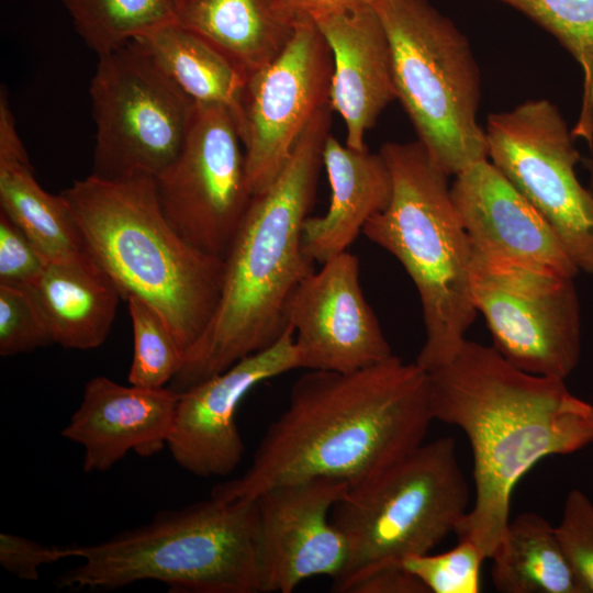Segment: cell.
Listing matches in <instances>:
<instances>
[{"instance_id": "13", "label": "cell", "mask_w": 593, "mask_h": 593, "mask_svg": "<svg viewBox=\"0 0 593 593\" xmlns=\"http://www.w3.org/2000/svg\"><path fill=\"white\" fill-rule=\"evenodd\" d=\"M331 49L312 20H303L286 48L249 75L238 131L254 195L265 191L289 159L300 136L328 105Z\"/></svg>"}, {"instance_id": "7", "label": "cell", "mask_w": 593, "mask_h": 593, "mask_svg": "<svg viewBox=\"0 0 593 593\" xmlns=\"http://www.w3.org/2000/svg\"><path fill=\"white\" fill-rule=\"evenodd\" d=\"M469 497L451 436L423 443L385 472L350 486L331 513L349 547L333 591L348 593L377 569L430 552L455 533Z\"/></svg>"}, {"instance_id": "3", "label": "cell", "mask_w": 593, "mask_h": 593, "mask_svg": "<svg viewBox=\"0 0 593 593\" xmlns=\"http://www.w3.org/2000/svg\"><path fill=\"white\" fill-rule=\"evenodd\" d=\"M332 112L328 104L315 114L273 182L254 195L224 259L213 318L168 385L176 392L270 347L288 328L291 295L315 270L302 234L315 201Z\"/></svg>"}, {"instance_id": "6", "label": "cell", "mask_w": 593, "mask_h": 593, "mask_svg": "<svg viewBox=\"0 0 593 593\" xmlns=\"http://www.w3.org/2000/svg\"><path fill=\"white\" fill-rule=\"evenodd\" d=\"M71 557L82 562L55 580L58 589L114 590L154 580L177 591L259 593L257 503L211 496L102 542L66 547Z\"/></svg>"}, {"instance_id": "16", "label": "cell", "mask_w": 593, "mask_h": 593, "mask_svg": "<svg viewBox=\"0 0 593 593\" xmlns=\"http://www.w3.org/2000/svg\"><path fill=\"white\" fill-rule=\"evenodd\" d=\"M291 325L270 347L180 393L167 447L179 467L200 477H224L242 461L245 446L236 411L259 383L300 369Z\"/></svg>"}, {"instance_id": "20", "label": "cell", "mask_w": 593, "mask_h": 593, "mask_svg": "<svg viewBox=\"0 0 593 593\" xmlns=\"http://www.w3.org/2000/svg\"><path fill=\"white\" fill-rule=\"evenodd\" d=\"M323 166L331 186L325 214L307 216L303 225V249L315 264L347 251L366 223L388 205L392 178L380 153L368 147L354 149L333 135L326 138Z\"/></svg>"}, {"instance_id": "30", "label": "cell", "mask_w": 593, "mask_h": 593, "mask_svg": "<svg viewBox=\"0 0 593 593\" xmlns=\"http://www.w3.org/2000/svg\"><path fill=\"white\" fill-rule=\"evenodd\" d=\"M488 559L475 544L467 540L443 553L412 556L403 561L407 571L414 574L433 593H478L480 571Z\"/></svg>"}, {"instance_id": "24", "label": "cell", "mask_w": 593, "mask_h": 593, "mask_svg": "<svg viewBox=\"0 0 593 593\" xmlns=\"http://www.w3.org/2000/svg\"><path fill=\"white\" fill-rule=\"evenodd\" d=\"M134 42L191 100L227 108L238 126L247 76L222 52L178 22Z\"/></svg>"}, {"instance_id": "1", "label": "cell", "mask_w": 593, "mask_h": 593, "mask_svg": "<svg viewBox=\"0 0 593 593\" xmlns=\"http://www.w3.org/2000/svg\"><path fill=\"white\" fill-rule=\"evenodd\" d=\"M433 421L428 374L416 362L393 356L353 372L307 370L247 470L211 496L251 500L317 477L361 484L421 446Z\"/></svg>"}, {"instance_id": "27", "label": "cell", "mask_w": 593, "mask_h": 593, "mask_svg": "<svg viewBox=\"0 0 593 593\" xmlns=\"http://www.w3.org/2000/svg\"><path fill=\"white\" fill-rule=\"evenodd\" d=\"M552 34L582 68L583 89L573 138L593 146V0H496Z\"/></svg>"}, {"instance_id": "21", "label": "cell", "mask_w": 593, "mask_h": 593, "mask_svg": "<svg viewBox=\"0 0 593 593\" xmlns=\"http://www.w3.org/2000/svg\"><path fill=\"white\" fill-rule=\"evenodd\" d=\"M0 211L27 235L48 262L89 254L63 197L48 193L35 179L3 88L0 92Z\"/></svg>"}, {"instance_id": "15", "label": "cell", "mask_w": 593, "mask_h": 593, "mask_svg": "<svg viewBox=\"0 0 593 593\" xmlns=\"http://www.w3.org/2000/svg\"><path fill=\"white\" fill-rule=\"evenodd\" d=\"M301 368L353 372L393 357L348 250L306 276L287 309Z\"/></svg>"}, {"instance_id": "5", "label": "cell", "mask_w": 593, "mask_h": 593, "mask_svg": "<svg viewBox=\"0 0 593 593\" xmlns=\"http://www.w3.org/2000/svg\"><path fill=\"white\" fill-rule=\"evenodd\" d=\"M391 199L362 234L394 256L417 290L425 342L415 362L429 372L457 353L477 316L473 245L452 202L448 177L418 141L384 143Z\"/></svg>"}, {"instance_id": "34", "label": "cell", "mask_w": 593, "mask_h": 593, "mask_svg": "<svg viewBox=\"0 0 593 593\" xmlns=\"http://www.w3.org/2000/svg\"><path fill=\"white\" fill-rule=\"evenodd\" d=\"M348 593H428V590L402 563L370 572L357 581Z\"/></svg>"}, {"instance_id": "32", "label": "cell", "mask_w": 593, "mask_h": 593, "mask_svg": "<svg viewBox=\"0 0 593 593\" xmlns=\"http://www.w3.org/2000/svg\"><path fill=\"white\" fill-rule=\"evenodd\" d=\"M47 264L27 235L0 211V283L29 287Z\"/></svg>"}, {"instance_id": "18", "label": "cell", "mask_w": 593, "mask_h": 593, "mask_svg": "<svg viewBox=\"0 0 593 593\" xmlns=\"http://www.w3.org/2000/svg\"><path fill=\"white\" fill-rule=\"evenodd\" d=\"M179 395L93 377L61 435L83 448L87 473L109 470L130 451L150 457L167 446Z\"/></svg>"}, {"instance_id": "10", "label": "cell", "mask_w": 593, "mask_h": 593, "mask_svg": "<svg viewBox=\"0 0 593 593\" xmlns=\"http://www.w3.org/2000/svg\"><path fill=\"white\" fill-rule=\"evenodd\" d=\"M484 131L490 161L548 222L579 271L593 273V195L577 177L580 155L558 108L528 100L490 114Z\"/></svg>"}, {"instance_id": "26", "label": "cell", "mask_w": 593, "mask_h": 593, "mask_svg": "<svg viewBox=\"0 0 593 593\" xmlns=\"http://www.w3.org/2000/svg\"><path fill=\"white\" fill-rule=\"evenodd\" d=\"M76 31L98 56L178 22L181 0H61Z\"/></svg>"}, {"instance_id": "31", "label": "cell", "mask_w": 593, "mask_h": 593, "mask_svg": "<svg viewBox=\"0 0 593 593\" xmlns=\"http://www.w3.org/2000/svg\"><path fill=\"white\" fill-rule=\"evenodd\" d=\"M556 532L579 593H593V502L581 490L568 493Z\"/></svg>"}, {"instance_id": "23", "label": "cell", "mask_w": 593, "mask_h": 593, "mask_svg": "<svg viewBox=\"0 0 593 593\" xmlns=\"http://www.w3.org/2000/svg\"><path fill=\"white\" fill-rule=\"evenodd\" d=\"M52 327L55 344L88 350L102 345L122 300L112 280L88 254L48 262L29 286Z\"/></svg>"}, {"instance_id": "4", "label": "cell", "mask_w": 593, "mask_h": 593, "mask_svg": "<svg viewBox=\"0 0 593 593\" xmlns=\"http://www.w3.org/2000/svg\"><path fill=\"white\" fill-rule=\"evenodd\" d=\"M60 195L87 251L122 299L136 296L153 306L187 357L219 305L225 260L174 230L153 176L105 179L90 174Z\"/></svg>"}, {"instance_id": "28", "label": "cell", "mask_w": 593, "mask_h": 593, "mask_svg": "<svg viewBox=\"0 0 593 593\" xmlns=\"http://www.w3.org/2000/svg\"><path fill=\"white\" fill-rule=\"evenodd\" d=\"M133 328V359L128 383L160 389L181 370L186 356L165 318L144 300H126Z\"/></svg>"}, {"instance_id": "17", "label": "cell", "mask_w": 593, "mask_h": 593, "mask_svg": "<svg viewBox=\"0 0 593 593\" xmlns=\"http://www.w3.org/2000/svg\"><path fill=\"white\" fill-rule=\"evenodd\" d=\"M450 192L479 255L569 278L578 273L548 222L489 159L456 175Z\"/></svg>"}, {"instance_id": "22", "label": "cell", "mask_w": 593, "mask_h": 593, "mask_svg": "<svg viewBox=\"0 0 593 593\" xmlns=\"http://www.w3.org/2000/svg\"><path fill=\"white\" fill-rule=\"evenodd\" d=\"M301 20L288 0H181L178 23L212 44L247 77L275 60Z\"/></svg>"}, {"instance_id": "8", "label": "cell", "mask_w": 593, "mask_h": 593, "mask_svg": "<svg viewBox=\"0 0 593 593\" xmlns=\"http://www.w3.org/2000/svg\"><path fill=\"white\" fill-rule=\"evenodd\" d=\"M373 7L389 40L396 99L417 141L447 176L488 159L480 72L466 35L428 0Z\"/></svg>"}, {"instance_id": "2", "label": "cell", "mask_w": 593, "mask_h": 593, "mask_svg": "<svg viewBox=\"0 0 593 593\" xmlns=\"http://www.w3.org/2000/svg\"><path fill=\"white\" fill-rule=\"evenodd\" d=\"M427 374L433 418L459 427L472 450L474 502L455 534L491 559L521 478L546 457L593 444V404L571 394L563 379L525 372L493 346L468 339Z\"/></svg>"}, {"instance_id": "11", "label": "cell", "mask_w": 593, "mask_h": 593, "mask_svg": "<svg viewBox=\"0 0 593 593\" xmlns=\"http://www.w3.org/2000/svg\"><path fill=\"white\" fill-rule=\"evenodd\" d=\"M472 293L493 347L510 363L563 380L573 371L581 353L573 278L488 259L474 250Z\"/></svg>"}, {"instance_id": "33", "label": "cell", "mask_w": 593, "mask_h": 593, "mask_svg": "<svg viewBox=\"0 0 593 593\" xmlns=\"http://www.w3.org/2000/svg\"><path fill=\"white\" fill-rule=\"evenodd\" d=\"M66 558V547L44 545L12 533L0 534V564L21 580L37 581L40 568Z\"/></svg>"}, {"instance_id": "29", "label": "cell", "mask_w": 593, "mask_h": 593, "mask_svg": "<svg viewBox=\"0 0 593 593\" xmlns=\"http://www.w3.org/2000/svg\"><path fill=\"white\" fill-rule=\"evenodd\" d=\"M52 344V327L31 287L0 283V355L14 356Z\"/></svg>"}, {"instance_id": "35", "label": "cell", "mask_w": 593, "mask_h": 593, "mask_svg": "<svg viewBox=\"0 0 593 593\" xmlns=\"http://www.w3.org/2000/svg\"><path fill=\"white\" fill-rule=\"evenodd\" d=\"M301 20L374 5L379 0H288Z\"/></svg>"}, {"instance_id": "12", "label": "cell", "mask_w": 593, "mask_h": 593, "mask_svg": "<svg viewBox=\"0 0 593 593\" xmlns=\"http://www.w3.org/2000/svg\"><path fill=\"white\" fill-rule=\"evenodd\" d=\"M233 113L195 103L175 161L155 178L161 210L195 248L225 259L253 201L245 152Z\"/></svg>"}, {"instance_id": "14", "label": "cell", "mask_w": 593, "mask_h": 593, "mask_svg": "<svg viewBox=\"0 0 593 593\" xmlns=\"http://www.w3.org/2000/svg\"><path fill=\"white\" fill-rule=\"evenodd\" d=\"M349 485L317 477L267 489L255 497L259 519L260 593H290L313 577L334 581L349 556L331 513Z\"/></svg>"}, {"instance_id": "19", "label": "cell", "mask_w": 593, "mask_h": 593, "mask_svg": "<svg viewBox=\"0 0 593 593\" xmlns=\"http://www.w3.org/2000/svg\"><path fill=\"white\" fill-rule=\"evenodd\" d=\"M333 57L328 104L343 119L346 145L366 148L365 137L396 99L389 40L373 5L314 20Z\"/></svg>"}, {"instance_id": "25", "label": "cell", "mask_w": 593, "mask_h": 593, "mask_svg": "<svg viewBox=\"0 0 593 593\" xmlns=\"http://www.w3.org/2000/svg\"><path fill=\"white\" fill-rule=\"evenodd\" d=\"M491 560L499 592L579 593L556 527L537 513L524 512L510 521Z\"/></svg>"}, {"instance_id": "9", "label": "cell", "mask_w": 593, "mask_h": 593, "mask_svg": "<svg viewBox=\"0 0 593 593\" xmlns=\"http://www.w3.org/2000/svg\"><path fill=\"white\" fill-rule=\"evenodd\" d=\"M98 57L89 89L96 122L91 174L156 178L182 149L195 102L134 41Z\"/></svg>"}]
</instances>
